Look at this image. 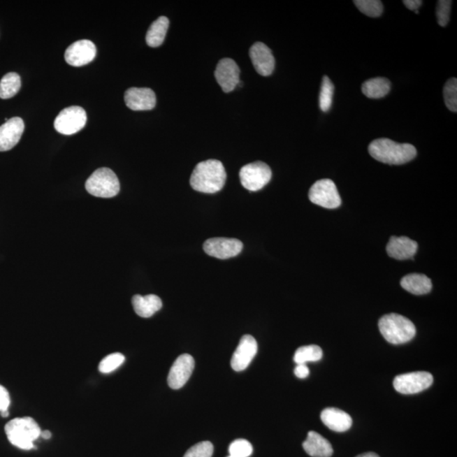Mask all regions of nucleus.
<instances>
[{"instance_id": "7ed1b4c3", "label": "nucleus", "mask_w": 457, "mask_h": 457, "mask_svg": "<svg viewBox=\"0 0 457 457\" xmlns=\"http://www.w3.org/2000/svg\"><path fill=\"white\" fill-rule=\"evenodd\" d=\"M5 431L10 443L22 450L34 448V442L41 435V428L30 416L14 419L6 423Z\"/></svg>"}, {"instance_id": "4468645a", "label": "nucleus", "mask_w": 457, "mask_h": 457, "mask_svg": "<svg viewBox=\"0 0 457 457\" xmlns=\"http://www.w3.org/2000/svg\"><path fill=\"white\" fill-rule=\"evenodd\" d=\"M258 352V343L250 335L242 336L231 358V367L236 372L245 370Z\"/></svg>"}, {"instance_id": "bb28decb", "label": "nucleus", "mask_w": 457, "mask_h": 457, "mask_svg": "<svg viewBox=\"0 0 457 457\" xmlns=\"http://www.w3.org/2000/svg\"><path fill=\"white\" fill-rule=\"evenodd\" d=\"M335 87L328 76H324L321 90L319 94V107L323 112L330 110L332 103L333 96H334Z\"/></svg>"}, {"instance_id": "7c9ffc66", "label": "nucleus", "mask_w": 457, "mask_h": 457, "mask_svg": "<svg viewBox=\"0 0 457 457\" xmlns=\"http://www.w3.org/2000/svg\"><path fill=\"white\" fill-rule=\"evenodd\" d=\"M252 444L246 440H236L228 447L230 455L234 457H249L252 454Z\"/></svg>"}, {"instance_id": "f3484780", "label": "nucleus", "mask_w": 457, "mask_h": 457, "mask_svg": "<svg viewBox=\"0 0 457 457\" xmlns=\"http://www.w3.org/2000/svg\"><path fill=\"white\" fill-rule=\"evenodd\" d=\"M25 130L22 118H11L0 126V152L12 150L19 143Z\"/></svg>"}, {"instance_id": "cd10ccee", "label": "nucleus", "mask_w": 457, "mask_h": 457, "mask_svg": "<svg viewBox=\"0 0 457 457\" xmlns=\"http://www.w3.org/2000/svg\"><path fill=\"white\" fill-rule=\"evenodd\" d=\"M355 6L370 17H379L383 13V3L379 0H355Z\"/></svg>"}, {"instance_id": "e433bc0d", "label": "nucleus", "mask_w": 457, "mask_h": 457, "mask_svg": "<svg viewBox=\"0 0 457 457\" xmlns=\"http://www.w3.org/2000/svg\"><path fill=\"white\" fill-rule=\"evenodd\" d=\"M356 457H379L378 455L376 454L375 452H368V453H363V454H361Z\"/></svg>"}, {"instance_id": "f8f14e48", "label": "nucleus", "mask_w": 457, "mask_h": 457, "mask_svg": "<svg viewBox=\"0 0 457 457\" xmlns=\"http://www.w3.org/2000/svg\"><path fill=\"white\" fill-rule=\"evenodd\" d=\"M195 368L194 358L189 354L180 356L172 365L169 375H168V384L171 389L178 390L185 386L188 379L194 372Z\"/></svg>"}, {"instance_id": "2f4dec72", "label": "nucleus", "mask_w": 457, "mask_h": 457, "mask_svg": "<svg viewBox=\"0 0 457 457\" xmlns=\"http://www.w3.org/2000/svg\"><path fill=\"white\" fill-rule=\"evenodd\" d=\"M214 446L210 441H203L191 447L184 457H212Z\"/></svg>"}, {"instance_id": "f704fd0d", "label": "nucleus", "mask_w": 457, "mask_h": 457, "mask_svg": "<svg viewBox=\"0 0 457 457\" xmlns=\"http://www.w3.org/2000/svg\"><path fill=\"white\" fill-rule=\"evenodd\" d=\"M295 375L299 379L307 378L310 375V368H307L306 364H298L295 368Z\"/></svg>"}, {"instance_id": "5701e85b", "label": "nucleus", "mask_w": 457, "mask_h": 457, "mask_svg": "<svg viewBox=\"0 0 457 457\" xmlns=\"http://www.w3.org/2000/svg\"><path fill=\"white\" fill-rule=\"evenodd\" d=\"M391 83L388 79L376 78L368 80L362 86L363 94L368 99H382L390 93Z\"/></svg>"}, {"instance_id": "c756f323", "label": "nucleus", "mask_w": 457, "mask_h": 457, "mask_svg": "<svg viewBox=\"0 0 457 457\" xmlns=\"http://www.w3.org/2000/svg\"><path fill=\"white\" fill-rule=\"evenodd\" d=\"M444 103L449 110L452 112L457 111V80L451 78L447 82L444 87Z\"/></svg>"}, {"instance_id": "a878e982", "label": "nucleus", "mask_w": 457, "mask_h": 457, "mask_svg": "<svg viewBox=\"0 0 457 457\" xmlns=\"http://www.w3.org/2000/svg\"><path fill=\"white\" fill-rule=\"evenodd\" d=\"M322 356V349L316 344H310L298 348L296 351L294 361L296 364H306L308 362H318Z\"/></svg>"}, {"instance_id": "dca6fc26", "label": "nucleus", "mask_w": 457, "mask_h": 457, "mask_svg": "<svg viewBox=\"0 0 457 457\" xmlns=\"http://www.w3.org/2000/svg\"><path fill=\"white\" fill-rule=\"evenodd\" d=\"M249 54L252 65L259 74L268 76L273 73L275 59L270 48L263 43H256L251 47Z\"/></svg>"}, {"instance_id": "b1692460", "label": "nucleus", "mask_w": 457, "mask_h": 457, "mask_svg": "<svg viewBox=\"0 0 457 457\" xmlns=\"http://www.w3.org/2000/svg\"><path fill=\"white\" fill-rule=\"evenodd\" d=\"M169 25V19L166 17H160L152 22L146 35L147 45L152 48L161 45L166 38Z\"/></svg>"}, {"instance_id": "9d476101", "label": "nucleus", "mask_w": 457, "mask_h": 457, "mask_svg": "<svg viewBox=\"0 0 457 457\" xmlns=\"http://www.w3.org/2000/svg\"><path fill=\"white\" fill-rule=\"evenodd\" d=\"M242 242L234 238H211L203 244L204 252L208 255L219 259L234 258L242 251Z\"/></svg>"}, {"instance_id": "0eeeda50", "label": "nucleus", "mask_w": 457, "mask_h": 457, "mask_svg": "<svg viewBox=\"0 0 457 457\" xmlns=\"http://www.w3.org/2000/svg\"><path fill=\"white\" fill-rule=\"evenodd\" d=\"M308 196L312 203L330 210L339 208L342 204L338 187L330 179L316 182L310 188Z\"/></svg>"}, {"instance_id": "6ab92c4d", "label": "nucleus", "mask_w": 457, "mask_h": 457, "mask_svg": "<svg viewBox=\"0 0 457 457\" xmlns=\"http://www.w3.org/2000/svg\"><path fill=\"white\" fill-rule=\"evenodd\" d=\"M322 422L330 430L342 433L350 430L352 425L351 416L338 408H326L321 414Z\"/></svg>"}, {"instance_id": "72a5a7b5", "label": "nucleus", "mask_w": 457, "mask_h": 457, "mask_svg": "<svg viewBox=\"0 0 457 457\" xmlns=\"http://www.w3.org/2000/svg\"><path fill=\"white\" fill-rule=\"evenodd\" d=\"M10 405V396L5 387L0 384V412L8 411Z\"/></svg>"}, {"instance_id": "aec40b11", "label": "nucleus", "mask_w": 457, "mask_h": 457, "mask_svg": "<svg viewBox=\"0 0 457 457\" xmlns=\"http://www.w3.org/2000/svg\"><path fill=\"white\" fill-rule=\"evenodd\" d=\"M303 447L304 451L312 457H331L334 452L328 440L314 431L308 433Z\"/></svg>"}, {"instance_id": "423d86ee", "label": "nucleus", "mask_w": 457, "mask_h": 457, "mask_svg": "<svg viewBox=\"0 0 457 457\" xmlns=\"http://www.w3.org/2000/svg\"><path fill=\"white\" fill-rule=\"evenodd\" d=\"M271 177L270 166L261 161L248 164L240 171V183L250 191L261 190L270 182Z\"/></svg>"}, {"instance_id": "20e7f679", "label": "nucleus", "mask_w": 457, "mask_h": 457, "mask_svg": "<svg viewBox=\"0 0 457 457\" xmlns=\"http://www.w3.org/2000/svg\"><path fill=\"white\" fill-rule=\"evenodd\" d=\"M381 335L389 343L400 344L410 342L416 335V328L410 319L396 314H386L379 319Z\"/></svg>"}, {"instance_id": "c9c22d12", "label": "nucleus", "mask_w": 457, "mask_h": 457, "mask_svg": "<svg viewBox=\"0 0 457 457\" xmlns=\"http://www.w3.org/2000/svg\"><path fill=\"white\" fill-rule=\"evenodd\" d=\"M403 3L409 10L416 11L419 10L423 2L421 0H405Z\"/></svg>"}, {"instance_id": "ea45409f", "label": "nucleus", "mask_w": 457, "mask_h": 457, "mask_svg": "<svg viewBox=\"0 0 457 457\" xmlns=\"http://www.w3.org/2000/svg\"><path fill=\"white\" fill-rule=\"evenodd\" d=\"M228 457H234V456H232L230 455V456H228Z\"/></svg>"}, {"instance_id": "2eb2a0df", "label": "nucleus", "mask_w": 457, "mask_h": 457, "mask_svg": "<svg viewBox=\"0 0 457 457\" xmlns=\"http://www.w3.org/2000/svg\"><path fill=\"white\" fill-rule=\"evenodd\" d=\"M125 102L131 110H151L156 106V95L150 88L131 87L125 93Z\"/></svg>"}, {"instance_id": "58836bf2", "label": "nucleus", "mask_w": 457, "mask_h": 457, "mask_svg": "<svg viewBox=\"0 0 457 457\" xmlns=\"http://www.w3.org/2000/svg\"><path fill=\"white\" fill-rule=\"evenodd\" d=\"M415 13H416V14H419V10H416V11H415Z\"/></svg>"}, {"instance_id": "6e6552de", "label": "nucleus", "mask_w": 457, "mask_h": 457, "mask_svg": "<svg viewBox=\"0 0 457 457\" xmlns=\"http://www.w3.org/2000/svg\"><path fill=\"white\" fill-rule=\"evenodd\" d=\"M87 123L86 111L79 106L63 110L55 120V130L63 135H73L83 129Z\"/></svg>"}, {"instance_id": "473e14b6", "label": "nucleus", "mask_w": 457, "mask_h": 457, "mask_svg": "<svg viewBox=\"0 0 457 457\" xmlns=\"http://www.w3.org/2000/svg\"><path fill=\"white\" fill-rule=\"evenodd\" d=\"M452 2L450 0H440L436 8V17L440 27H447L450 21Z\"/></svg>"}, {"instance_id": "9b49d317", "label": "nucleus", "mask_w": 457, "mask_h": 457, "mask_svg": "<svg viewBox=\"0 0 457 457\" xmlns=\"http://www.w3.org/2000/svg\"><path fill=\"white\" fill-rule=\"evenodd\" d=\"M97 55L95 44L83 39L72 43L65 53L66 61L71 66H83L93 61Z\"/></svg>"}, {"instance_id": "4be33fe9", "label": "nucleus", "mask_w": 457, "mask_h": 457, "mask_svg": "<svg viewBox=\"0 0 457 457\" xmlns=\"http://www.w3.org/2000/svg\"><path fill=\"white\" fill-rule=\"evenodd\" d=\"M400 286L410 293L420 296L430 293L432 290L431 280L422 274H410L400 280Z\"/></svg>"}, {"instance_id": "39448f33", "label": "nucleus", "mask_w": 457, "mask_h": 457, "mask_svg": "<svg viewBox=\"0 0 457 457\" xmlns=\"http://www.w3.org/2000/svg\"><path fill=\"white\" fill-rule=\"evenodd\" d=\"M85 187L91 195L103 198H114L120 190L117 176L109 168H100L94 171L87 179Z\"/></svg>"}, {"instance_id": "393cba45", "label": "nucleus", "mask_w": 457, "mask_h": 457, "mask_svg": "<svg viewBox=\"0 0 457 457\" xmlns=\"http://www.w3.org/2000/svg\"><path fill=\"white\" fill-rule=\"evenodd\" d=\"M21 76L15 72L6 74L0 81V99L13 98L21 89Z\"/></svg>"}, {"instance_id": "f257e3e1", "label": "nucleus", "mask_w": 457, "mask_h": 457, "mask_svg": "<svg viewBox=\"0 0 457 457\" xmlns=\"http://www.w3.org/2000/svg\"><path fill=\"white\" fill-rule=\"evenodd\" d=\"M226 182V171L219 160L208 159L196 164L191 175L190 184L196 191L216 194L223 189Z\"/></svg>"}, {"instance_id": "1a4fd4ad", "label": "nucleus", "mask_w": 457, "mask_h": 457, "mask_svg": "<svg viewBox=\"0 0 457 457\" xmlns=\"http://www.w3.org/2000/svg\"><path fill=\"white\" fill-rule=\"evenodd\" d=\"M434 381L433 375L428 372H412L396 376L394 379L396 391L404 395L416 394L427 390Z\"/></svg>"}, {"instance_id": "a211bd4d", "label": "nucleus", "mask_w": 457, "mask_h": 457, "mask_svg": "<svg viewBox=\"0 0 457 457\" xmlns=\"http://www.w3.org/2000/svg\"><path fill=\"white\" fill-rule=\"evenodd\" d=\"M418 243L406 236H391L387 244L386 251L389 256L398 260L414 259L418 251Z\"/></svg>"}, {"instance_id": "ddd939ff", "label": "nucleus", "mask_w": 457, "mask_h": 457, "mask_svg": "<svg viewBox=\"0 0 457 457\" xmlns=\"http://www.w3.org/2000/svg\"><path fill=\"white\" fill-rule=\"evenodd\" d=\"M215 75L224 93H230L240 84V68L233 59L226 58L220 60Z\"/></svg>"}, {"instance_id": "f03ea898", "label": "nucleus", "mask_w": 457, "mask_h": 457, "mask_svg": "<svg viewBox=\"0 0 457 457\" xmlns=\"http://www.w3.org/2000/svg\"><path fill=\"white\" fill-rule=\"evenodd\" d=\"M368 152L377 161L400 166L412 161L416 156L414 145L398 143L389 138L376 139L370 143Z\"/></svg>"}, {"instance_id": "412c9836", "label": "nucleus", "mask_w": 457, "mask_h": 457, "mask_svg": "<svg viewBox=\"0 0 457 457\" xmlns=\"http://www.w3.org/2000/svg\"><path fill=\"white\" fill-rule=\"evenodd\" d=\"M132 306L136 314L142 318H150L156 312L161 310L163 303L161 299L156 295H135L132 298Z\"/></svg>"}, {"instance_id": "4c0bfd02", "label": "nucleus", "mask_w": 457, "mask_h": 457, "mask_svg": "<svg viewBox=\"0 0 457 457\" xmlns=\"http://www.w3.org/2000/svg\"><path fill=\"white\" fill-rule=\"evenodd\" d=\"M44 440H50L52 437V434L49 430H45L41 433V435Z\"/></svg>"}, {"instance_id": "c85d7f7f", "label": "nucleus", "mask_w": 457, "mask_h": 457, "mask_svg": "<svg viewBox=\"0 0 457 457\" xmlns=\"http://www.w3.org/2000/svg\"><path fill=\"white\" fill-rule=\"evenodd\" d=\"M125 356L122 354H110L106 356L99 363V370L102 374H110L113 372L125 362Z\"/></svg>"}]
</instances>
